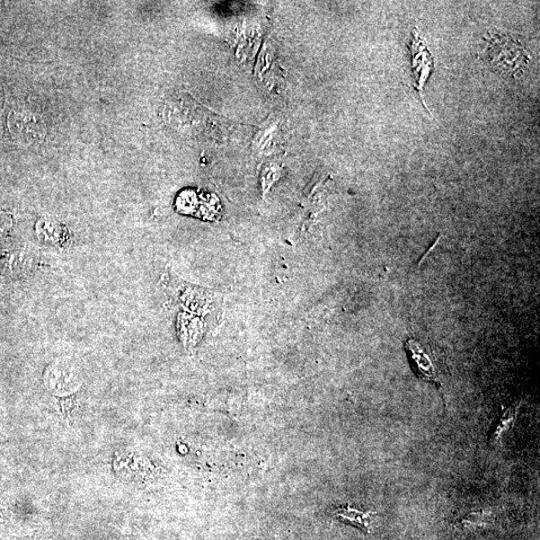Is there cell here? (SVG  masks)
<instances>
[{
    "label": "cell",
    "instance_id": "cell-1",
    "mask_svg": "<svg viewBox=\"0 0 540 540\" xmlns=\"http://www.w3.org/2000/svg\"><path fill=\"white\" fill-rule=\"evenodd\" d=\"M405 350L416 376L438 388L444 386L448 369L438 349L411 339L405 342Z\"/></svg>",
    "mask_w": 540,
    "mask_h": 540
},
{
    "label": "cell",
    "instance_id": "cell-2",
    "mask_svg": "<svg viewBox=\"0 0 540 540\" xmlns=\"http://www.w3.org/2000/svg\"><path fill=\"white\" fill-rule=\"evenodd\" d=\"M485 58L500 72L516 75L528 63L527 50L515 39L500 32H490L485 38Z\"/></svg>",
    "mask_w": 540,
    "mask_h": 540
},
{
    "label": "cell",
    "instance_id": "cell-3",
    "mask_svg": "<svg viewBox=\"0 0 540 540\" xmlns=\"http://www.w3.org/2000/svg\"><path fill=\"white\" fill-rule=\"evenodd\" d=\"M413 41L412 43V72L414 77L415 90L419 92L422 99L424 84L428 81L433 67V61L429 50L420 39L419 32L413 31Z\"/></svg>",
    "mask_w": 540,
    "mask_h": 540
},
{
    "label": "cell",
    "instance_id": "cell-4",
    "mask_svg": "<svg viewBox=\"0 0 540 540\" xmlns=\"http://www.w3.org/2000/svg\"><path fill=\"white\" fill-rule=\"evenodd\" d=\"M35 235L40 241L50 245H63L67 242V230L55 218L42 217L35 225Z\"/></svg>",
    "mask_w": 540,
    "mask_h": 540
},
{
    "label": "cell",
    "instance_id": "cell-5",
    "mask_svg": "<svg viewBox=\"0 0 540 540\" xmlns=\"http://www.w3.org/2000/svg\"><path fill=\"white\" fill-rule=\"evenodd\" d=\"M333 513L344 524L356 527L366 534L370 533L371 518L376 516V512L361 511L350 506L336 509Z\"/></svg>",
    "mask_w": 540,
    "mask_h": 540
},
{
    "label": "cell",
    "instance_id": "cell-6",
    "mask_svg": "<svg viewBox=\"0 0 540 540\" xmlns=\"http://www.w3.org/2000/svg\"><path fill=\"white\" fill-rule=\"evenodd\" d=\"M46 382L53 391L66 392L76 386V376L67 367L55 366L48 370Z\"/></svg>",
    "mask_w": 540,
    "mask_h": 540
},
{
    "label": "cell",
    "instance_id": "cell-7",
    "mask_svg": "<svg viewBox=\"0 0 540 540\" xmlns=\"http://www.w3.org/2000/svg\"><path fill=\"white\" fill-rule=\"evenodd\" d=\"M37 263V256L26 250H19L8 254L7 270L10 272H22L30 270Z\"/></svg>",
    "mask_w": 540,
    "mask_h": 540
},
{
    "label": "cell",
    "instance_id": "cell-8",
    "mask_svg": "<svg viewBox=\"0 0 540 540\" xmlns=\"http://www.w3.org/2000/svg\"><path fill=\"white\" fill-rule=\"evenodd\" d=\"M517 416V407L510 406L509 409L503 412L498 427L495 428L491 437L490 445L491 447L498 446L503 435H506V433L513 428V424L516 422Z\"/></svg>",
    "mask_w": 540,
    "mask_h": 540
},
{
    "label": "cell",
    "instance_id": "cell-9",
    "mask_svg": "<svg viewBox=\"0 0 540 540\" xmlns=\"http://www.w3.org/2000/svg\"><path fill=\"white\" fill-rule=\"evenodd\" d=\"M13 227V217L7 212L0 211V235H5Z\"/></svg>",
    "mask_w": 540,
    "mask_h": 540
}]
</instances>
